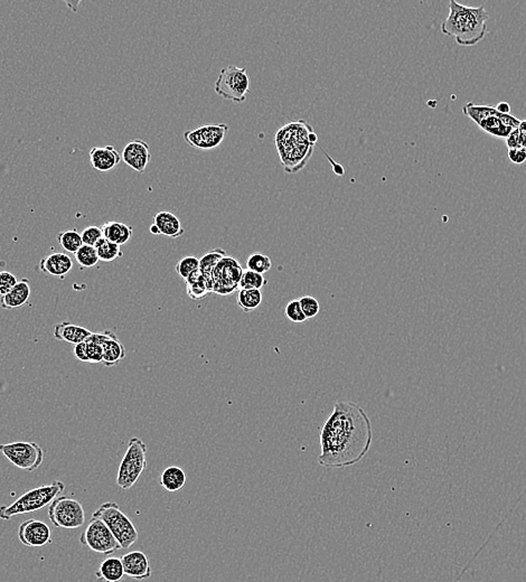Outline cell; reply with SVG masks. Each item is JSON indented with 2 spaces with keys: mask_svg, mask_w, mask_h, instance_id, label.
<instances>
[{
  "mask_svg": "<svg viewBox=\"0 0 526 582\" xmlns=\"http://www.w3.org/2000/svg\"><path fill=\"white\" fill-rule=\"evenodd\" d=\"M229 133V126L225 124H204L196 129L184 133V139L191 147L200 150L214 149L218 147Z\"/></svg>",
  "mask_w": 526,
  "mask_h": 582,
  "instance_id": "cell-12",
  "label": "cell"
},
{
  "mask_svg": "<svg viewBox=\"0 0 526 582\" xmlns=\"http://www.w3.org/2000/svg\"><path fill=\"white\" fill-rule=\"evenodd\" d=\"M74 355L77 356V359L81 362L88 363V357H86V343H79V344L74 346Z\"/></svg>",
  "mask_w": 526,
  "mask_h": 582,
  "instance_id": "cell-44",
  "label": "cell"
},
{
  "mask_svg": "<svg viewBox=\"0 0 526 582\" xmlns=\"http://www.w3.org/2000/svg\"><path fill=\"white\" fill-rule=\"evenodd\" d=\"M18 538L21 543L30 547H45L53 543L50 527L36 518H30L21 524L18 529Z\"/></svg>",
  "mask_w": 526,
  "mask_h": 582,
  "instance_id": "cell-13",
  "label": "cell"
},
{
  "mask_svg": "<svg viewBox=\"0 0 526 582\" xmlns=\"http://www.w3.org/2000/svg\"><path fill=\"white\" fill-rule=\"evenodd\" d=\"M243 267L238 260L232 256H224L212 271L213 294L227 296L238 289V285L243 276Z\"/></svg>",
  "mask_w": 526,
  "mask_h": 582,
  "instance_id": "cell-11",
  "label": "cell"
},
{
  "mask_svg": "<svg viewBox=\"0 0 526 582\" xmlns=\"http://www.w3.org/2000/svg\"><path fill=\"white\" fill-rule=\"evenodd\" d=\"M285 316L291 323H303L307 321V317L303 314V309L300 306L299 300L294 299L289 301L285 307Z\"/></svg>",
  "mask_w": 526,
  "mask_h": 582,
  "instance_id": "cell-37",
  "label": "cell"
},
{
  "mask_svg": "<svg viewBox=\"0 0 526 582\" xmlns=\"http://www.w3.org/2000/svg\"><path fill=\"white\" fill-rule=\"evenodd\" d=\"M93 337L102 346V364L106 368H112L118 365L120 361L126 357L124 344L119 341L118 337L112 330H104L100 334L93 332Z\"/></svg>",
  "mask_w": 526,
  "mask_h": 582,
  "instance_id": "cell-14",
  "label": "cell"
},
{
  "mask_svg": "<svg viewBox=\"0 0 526 582\" xmlns=\"http://www.w3.org/2000/svg\"><path fill=\"white\" fill-rule=\"evenodd\" d=\"M312 131V126L303 119L289 122L278 130L274 142L285 173H297L307 165L314 153V144L309 140Z\"/></svg>",
  "mask_w": 526,
  "mask_h": 582,
  "instance_id": "cell-3",
  "label": "cell"
},
{
  "mask_svg": "<svg viewBox=\"0 0 526 582\" xmlns=\"http://www.w3.org/2000/svg\"><path fill=\"white\" fill-rule=\"evenodd\" d=\"M72 269L73 261L66 253H52L39 262V270L43 274H50L59 279H64L65 276L70 274Z\"/></svg>",
  "mask_w": 526,
  "mask_h": 582,
  "instance_id": "cell-17",
  "label": "cell"
},
{
  "mask_svg": "<svg viewBox=\"0 0 526 582\" xmlns=\"http://www.w3.org/2000/svg\"><path fill=\"white\" fill-rule=\"evenodd\" d=\"M121 561L124 565V574L137 581L149 579L153 574L149 558L142 551L126 553L121 558Z\"/></svg>",
  "mask_w": 526,
  "mask_h": 582,
  "instance_id": "cell-16",
  "label": "cell"
},
{
  "mask_svg": "<svg viewBox=\"0 0 526 582\" xmlns=\"http://www.w3.org/2000/svg\"><path fill=\"white\" fill-rule=\"evenodd\" d=\"M247 270L256 274H265L272 267V261L263 253H253L247 260Z\"/></svg>",
  "mask_w": 526,
  "mask_h": 582,
  "instance_id": "cell-33",
  "label": "cell"
},
{
  "mask_svg": "<svg viewBox=\"0 0 526 582\" xmlns=\"http://www.w3.org/2000/svg\"><path fill=\"white\" fill-rule=\"evenodd\" d=\"M489 14L485 6L469 7L451 0L449 15L441 24L444 35L455 37L460 46H475L485 39L488 32Z\"/></svg>",
  "mask_w": 526,
  "mask_h": 582,
  "instance_id": "cell-2",
  "label": "cell"
},
{
  "mask_svg": "<svg viewBox=\"0 0 526 582\" xmlns=\"http://www.w3.org/2000/svg\"><path fill=\"white\" fill-rule=\"evenodd\" d=\"M227 256V252H225L223 249L218 247V249H214V250L209 251V252L206 253V254H204V256L200 259V274H203V276H205L206 280H207V283H209V289H211V292H212V281H211L212 271L214 270V267L218 265V262L223 259L224 256Z\"/></svg>",
  "mask_w": 526,
  "mask_h": 582,
  "instance_id": "cell-26",
  "label": "cell"
},
{
  "mask_svg": "<svg viewBox=\"0 0 526 582\" xmlns=\"http://www.w3.org/2000/svg\"><path fill=\"white\" fill-rule=\"evenodd\" d=\"M57 242L63 247V250L73 253V254H75L79 251V247L83 245L81 233H79L77 229L59 232L57 234Z\"/></svg>",
  "mask_w": 526,
  "mask_h": 582,
  "instance_id": "cell-31",
  "label": "cell"
},
{
  "mask_svg": "<svg viewBox=\"0 0 526 582\" xmlns=\"http://www.w3.org/2000/svg\"><path fill=\"white\" fill-rule=\"evenodd\" d=\"M495 108H496L497 112H500L502 115H509V113H511V106L507 102L498 103Z\"/></svg>",
  "mask_w": 526,
  "mask_h": 582,
  "instance_id": "cell-45",
  "label": "cell"
},
{
  "mask_svg": "<svg viewBox=\"0 0 526 582\" xmlns=\"http://www.w3.org/2000/svg\"><path fill=\"white\" fill-rule=\"evenodd\" d=\"M298 300H299L300 306H301L307 319L316 317L319 314L321 305L316 298L312 297V296H303Z\"/></svg>",
  "mask_w": 526,
  "mask_h": 582,
  "instance_id": "cell-38",
  "label": "cell"
},
{
  "mask_svg": "<svg viewBox=\"0 0 526 582\" xmlns=\"http://www.w3.org/2000/svg\"><path fill=\"white\" fill-rule=\"evenodd\" d=\"M92 335V332L70 321H62L54 325V339L66 341L68 344L77 345L83 343Z\"/></svg>",
  "mask_w": 526,
  "mask_h": 582,
  "instance_id": "cell-20",
  "label": "cell"
},
{
  "mask_svg": "<svg viewBox=\"0 0 526 582\" xmlns=\"http://www.w3.org/2000/svg\"><path fill=\"white\" fill-rule=\"evenodd\" d=\"M147 444L142 439L133 437L128 442L126 453L119 466L117 485L121 489H130L138 482L147 467Z\"/></svg>",
  "mask_w": 526,
  "mask_h": 582,
  "instance_id": "cell-6",
  "label": "cell"
},
{
  "mask_svg": "<svg viewBox=\"0 0 526 582\" xmlns=\"http://www.w3.org/2000/svg\"><path fill=\"white\" fill-rule=\"evenodd\" d=\"M92 518H99L106 523L120 544L121 549H129L138 540V531L135 529V524L121 511L120 506L115 502L102 504L93 513Z\"/></svg>",
  "mask_w": 526,
  "mask_h": 582,
  "instance_id": "cell-5",
  "label": "cell"
},
{
  "mask_svg": "<svg viewBox=\"0 0 526 582\" xmlns=\"http://www.w3.org/2000/svg\"><path fill=\"white\" fill-rule=\"evenodd\" d=\"M75 260L77 263L82 267H93L97 265L99 256H97V250L95 247H90L83 244L82 247H79L75 254Z\"/></svg>",
  "mask_w": 526,
  "mask_h": 582,
  "instance_id": "cell-34",
  "label": "cell"
},
{
  "mask_svg": "<svg viewBox=\"0 0 526 582\" xmlns=\"http://www.w3.org/2000/svg\"><path fill=\"white\" fill-rule=\"evenodd\" d=\"M497 115V113H496ZM491 115L489 118L485 119L479 124V128L484 130L488 135L497 137V138H507L511 135L513 129L509 126H506L502 124V121L498 119L497 115Z\"/></svg>",
  "mask_w": 526,
  "mask_h": 582,
  "instance_id": "cell-29",
  "label": "cell"
},
{
  "mask_svg": "<svg viewBox=\"0 0 526 582\" xmlns=\"http://www.w3.org/2000/svg\"><path fill=\"white\" fill-rule=\"evenodd\" d=\"M30 294H32V288H30V280L24 278L19 280L17 285L9 291L8 294L0 297V305L7 310L21 308L30 301Z\"/></svg>",
  "mask_w": 526,
  "mask_h": 582,
  "instance_id": "cell-19",
  "label": "cell"
},
{
  "mask_svg": "<svg viewBox=\"0 0 526 582\" xmlns=\"http://www.w3.org/2000/svg\"><path fill=\"white\" fill-rule=\"evenodd\" d=\"M373 438L370 417L359 404L337 401L321 430L318 462L326 468L354 466L366 456Z\"/></svg>",
  "mask_w": 526,
  "mask_h": 582,
  "instance_id": "cell-1",
  "label": "cell"
},
{
  "mask_svg": "<svg viewBox=\"0 0 526 582\" xmlns=\"http://www.w3.org/2000/svg\"><path fill=\"white\" fill-rule=\"evenodd\" d=\"M506 144L509 149H518V148H523V142L520 139V131L518 129H515L511 131V135L506 138Z\"/></svg>",
  "mask_w": 526,
  "mask_h": 582,
  "instance_id": "cell-43",
  "label": "cell"
},
{
  "mask_svg": "<svg viewBox=\"0 0 526 582\" xmlns=\"http://www.w3.org/2000/svg\"><path fill=\"white\" fill-rule=\"evenodd\" d=\"M186 291L189 297L193 300H200L211 294L209 283L205 276L200 274V270L196 274H191L189 279L185 280Z\"/></svg>",
  "mask_w": 526,
  "mask_h": 582,
  "instance_id": "cell-25",
  "label": "cell"
},
{
  "mask_svg": "<svg viewBox=\"0 0 526 582\" xmlns=\"http://www.w3.org/2000/svg\"><path fill=\"white\" fill-rule=\"evenodd\" d=\"M81 238H82L83 244L90 245V247H95L97 242L103 238L102 229L95 227V225L86 227L81 232Z\"/></svg>",
  "mask_w": 526,
  "mask_h": 582,
  "instance_id": "cell-39",
  "label": "cell"
},
{
  "mask_svg": "<svg viewBox=\"0 0 526 582\" xmlns=\"http://www.w3.org/2000/svg\"><path fill=\"white\" fill-rule=\"evenodd\" d=\"M215 93L225 100L242 103L250 92V77L247 68L227 65L220 70L215 82Z\"/></svg>",
  "mask_w": 526,
  "mask_h": 582,
  "instance_id": "cell-7",
  "label": "cell"
},
{
  "mask_svg": "<svg viewBox=\"0 0 526 582\" xmlns=\"http://www.w3.org/2000/svg\"><path fill=\"white\" fill-rule=\"evenodd\" d=\"M120 153L111 144L106 147H93L90 150L92 167L102 173L111 171L120 164Z\"/></svg>",
  "mask_w": 526,
  "mask_h": 582,
  "instance_id": "cell-18",
  "label": "cell"
},
{
  "mask_svg": "<svg viewBox=\"0 0 526 582\" xmlns=\"http://www.w3.org/2000/svg\"><path fill=\"white\" fill-rule=\"evenodd\" d=\"M265 285H267L265 274H256L253 271L247 270L243 272L238 288L245 289V290H249V289H259V290H261L262 287Z\"/></svg>",
  "mask_w": 526,
  "mask_h": 582,
  "instance_id": "cell-35",
  "label": "cell"
},
{
  "mask_svg": "<svg viewBox=\"0 0 526 582\" xmlns=\"http://www.w3.org/2000/svg\"><path fill=\"white\" fill-rule=\"evenodd\" d=\"M149 229L150 233H151V234H153V236H160V232H159L158 227H157L156 225H155V224H153V225L150 227Z\"/></svg>",
  "mask_w": 526,
  "mask_h": 582,
  "instance_id": "cell-46",
  "label": "cell"
},
{
  "mask_svg": "<svg viewBox=\"0 0 526 582\" xmlns=\"http://www.w3.org/2000/svg\"><path fill=\"white\" fill-rule=\"evenodd\" d=\"M121 157L126 166L133 168L137 173H142L151 159L149 144L144 140L135 139L126 144Z\"/></svg>",
  "mask_w": 526,
  "mask_h": 582,
  "instance_id": "cell-15",
  "label": "cell"
},
{
  "mask_svg": "<svg viewBox=\"0 0 526 582\" xmlns=\"http://www.w3.org/2000/svg\"><path fill=\"white\" fill-rule=\"evenodd\" d=\"M101 229H102L103 238L109 240L112 243L118 244L120 247L128 243L133 238V227L121 222H113V220L106 222Z\"/></svg>",
  "mask_w": 526,
  "mask_h": 582,
  "instance_id": "cell-22",
  "label": "cell"
},
{
  "mask_svg": "<svg viewBox=\"0 0 526 582\" xmlns=\"http://www.w3.org/2000/svg\"><path fill=\"white\" fill-rule=\"evenodd\" d=\"M175 271L182 279H189L191 274L200 271V259L196 256H184L175 265Z\"/></svg>",
  "mask_w": 526,
  "mask_h": 582,
  "instance_id": "cell-32",
  "label": "cell"
},
{
  "mask_svg": "<svg viewBox=\"0 0 526 582\" xmlns=\"http://www.w3.org/2000/svg\"><path fill=\"white\" fill-rule=\"evenodd\" d=\"M509 160L513 164L516 165H522L526 162V150L525 148H518V149H509L507 153Z\"/></svg>",
  "mask_w": 526,
  "mask_h": 582,
  "instance_id": "cell-41",
  "label": "cell"
},
{
  "mask_svg": "<svg viewBox=\"0 0 526 582\" xmlns=\"http://www.w3.org/2000/svg\"><path fill=\"white\" fill-rule=\"evenodd\" d=\"M496 115L498 117V119L502 121V124H505L506 126H509V128H511L513 130L518 129V128H520L522 120L516 118L515 115H511V113H509V115H502L500 112H497Z\"/></svg>",
  "mask_w": 526,
  "mask_h": 582,
  "instance_id": "cell-42",
  "label": "cell"
},
{
  "mask_svg": "<svg viewBox=\"0 0 526 582\" xmlns=\"http://www.w3.org/2000/svg\"><path fill=\"white\" fill-rule=\"evenodd\" d=\"M124 569L121 558L110 556L101 562L100 567L95 572V576L99 581L120 582L124 579Z\"/></svg>",
  "mask_w": 526,
  "mask_h": 582,
  "instance_id": "cell-23",
  "label": "cell"
},
{
  "mask_svg": "<svg viewBox=\"0 0 526 582\" xmlns=\"http://www.w3.org/2000/svg\"><path fill=\"white\" fill-rule=\"evenodd\" d=\"M86 343V357H88V363H102L103 361V350L95 337H93V332L92 335L84 341Z\"/></svg>",
  "mask_w": 526,
  "mask_h": 582,
  "instance_id": "cell-36",
  "label": "cell"
},
{
  "mask_svg": "<svg viewBox=\"0 0 526 582\" xmlns=\"http://www.w3.org/2000/svg\"><path fill=\"white\" fill-rule=\"evenodd\" d=\"M153 224L158 227L160 236L167 238H178L184 236L185 229L182 222L173 213L162 211L153 216Z\"/></svg>",
  "mask_w": 526,
  "mask_h": 582,
  "instance_id": "cell-21",
  "label": "cell"
},
{
  "mask_svg": "<svg viewBox=\"0 0 526 582\" xmlns=\"http://www.w3.org/2000/svg\"><path fill=\"white\" fill-rule=\"evenodd\" d=\"M18 283L17 276L9 271H0V297L8 294Z\"/></svg>",
  "mask_w": 526,
  "mask_h": 582,
  "instance_id": "cell-40",
  "label": "cell"
},
{
  "mask_svg": "<svg viewBox=\"0 0 526 582\" xmlns=\"http://www.w3.org/2000/svg\"><path fill=\"white\" fill-rule=\"evenodd\" d=\"M0 453L14 466L32 473L44 462V450L36 442L18 441L12 444H0Z\"/></svg>",
  "mask_w": 526,
  "mask_h": 582,
  "instance_id": "cell-9",
  "label": "cell"
},
{
  "mask_svg": "<svg viewBox=\"0 0 526 582\" xmlns=\"http://www.w3.org/2000/svg\"><path fill=\"white\" fill-rule=\"evenodd\" d=\"M95 247L100 261H115V260L124 256V253L121 251L120 245L112 243L109 240H106L104 238H101L100 241L97 242Z\"/></svg>",
  "mask_w": 526,
  "mask_h": 582,
  "instance_id": "cell-30",
  "label": "cell"
},
{
  "mask_svg": "<svg viewBox=\"0 0 526 582\" xmlns=\"http://www.w3.org/2000/svg\"><path fill=\"white\" fill-rule=\"evenodd\" d=\"M186 484V473L178 466H169L162 471L160 485L169 493L180 491Z\"/></svg>",
  "mask_w": 526,
  "mask_h": 582,
  "instance_id": "cell-24",
  "label": "cell"
},
{
  "mask_svg": "<svg viewBox=\"0 0 526 582\" xmlns=\"http://www.w3.org/2000/svg\"><path fill=\"white\" fill-rule=\"evenodd\" d=\"M263 294L259 289H240L238 294V305L244 312H253L261 305Z\"/></svg>",
  "mask_w": 526,
  "mask_h": 582,
  "instance_id": "cell-27",
  "label": "cell"
},
{
  "mask_svg": "<svg viewBox=\"0 0 526 582\" xmlns=\"http://www.w3.org/2000/svg\"><path fill=\"white\" fill-rule=\"evenodd\" d=\"M464 115H467L468 118L479 126V124L485 119L489 118L491 115H495L497 113V110L495 106H484V104H476V103L469 102L464 106L462 108Z\"/></svg>",
  "mask_w": 526,
  "mask_h": 582,
  "instance_id": "cell-28",
  "label": "cell"
},
{
  "mask_svg": "<svg viewBox=\"0 0 526 582\" xmlns=\"http://www.w3.org/2000/svg\"><path fill=\"white\" fill-rule=\"evenodd\" d=\"M48 518L59 529H79L86 522V511L79 500L63 495L48 505Z\"/></svg>",
  "mask_w": 526,
  "mask_h": 582,
  "instance_id": "cell-8",
  "label": "cell"
},
{
  "mask_svg": "<svg viewBox=\"0 0 526 582\" xmlns=\"http://www.w3.org/2000/svg\"><path fill=\"white\" fill-rule=\"evenodd\" d=\"M64 482L54 480L48 485L32 488L8 506H0V518L9 520L16 515L41 511L64 491Z\"/></svg>",
  "mask_w": 526,
  "mask_h": 582,
  "instance_id": "cell-4",
  "label": "cell"
},
{
  "mask_svg": "<svg viewBox=\"0 0 526 582\" xmlns=\"http://www.w3.org/2000/svg\"><path fill=\"white\" fill-rule=\"evenodd\" d=\"M79 542L90 547V550L104 556H111L121 550L120 544L115 535L112 534L106 523L99 518H92L84 532L81 534Z\"/></svg>",
  "mask_w": 526,
  "mask_h": 582,
  "instance_id": "cell-10",
  "label": "cell"
}]
</instances>
